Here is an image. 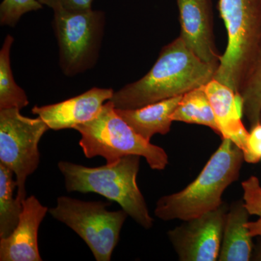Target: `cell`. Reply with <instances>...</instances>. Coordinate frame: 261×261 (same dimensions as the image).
<instances>
[{
    "label": "cell",
    "mask_w": 261,
    "mask_h": 261,
    "mask_svg": "<svg viewBox=\"0 0 261 261\" xmlns=\"http://www.w3.org/2000/svg\"><path fill=\"white\" fill-rule=\"evenodd\" d=\"M214 111L215 118L222 139H228L243 152L245 160L248 157L247 132L242 121L243 104L240 94L219 81L212 80L202 86Z\"/></svg>",
    "instance_id": "obj_13"
},
{
    "label": "cell",
    "mask_w": 261,
    "mask_h": 261,
    "mask_svg": "<svg viewBox=\"0 0 261 261\" xmlns=\"http://www.w3.org/2000/svg\"><path fill=\"white\" fill-rule=\"evenodd\" d=\"M260 3H261V0H260Z\"/></svg>",
    "instance_id": "obj_26"
},
{
    "label": "cell",
    "mask_w": 261,
    "mask_h": 261,
    "mask_svg": "<svg viewBox=\"0 0 261 261\" xmlns=\"http://www.w3.org/2000/svg\"><path fill=\"white\" fill-rule=\"evenodd\" d=\"M14 173L0 163V239L11 235L20 220L23 202L14 197L16 180Z\"/></svg>",
    "instance_id": "obj_17"
},
{
    "label": "cell",
    "mask_w": 261,
    "mask_h": 261,
    "mask_svg": "<svg viewBox=\"0 0 261 261\" xmlns=\"http://www.w3.org/2000/svg\"><path fill=\"white\" fill-rule=\"evenodd\" d=\"M243 200L250 215L261 217V185L258 178L250 176L242 183Z\"/></svg>",
    "instance_id": "obj_21"
},
{
    "label": "cell",
    "mask_w": 261,
    "mask_h": 261,
    "mask_svg": "<svg viewBox=\"0 0 261 261\" xmlns=\"http://www.w3.org/2000/svg\"><path fill=\"white\" fill-rule=\"evenodd\" d=\"M228 207L224 202L214 211L183 221V224L168 231V238L180 260L219 259Z\"/></svg>",
    "instance_id": "obj_9"
},
{
    "label": "cell",
    "mask_w": 261,
    "mask_h": 261,
    "mask_svg": "<svg viewBox=\"0 0 261 261\" xmlns=\"http://www.w3.org/2000/svg\"><path fill=\"white\" fill-rule=\"evenodd\" d=\"M228 34L214 79L239 94L261 40L260 0H219Z\"/></svg>",
    "instance_id": "obj_5"
},
{
    "label": "cell",
    "mask_w": 261,
    "mask_h": 261,
    "mask_svg": "<svg viewBox=\"0 0 261 261\" xmlns=\"http://www.w3.org/2000/svg\"><path fill=\"white\" fill-rule=\"evenodd\" d=\"M244 161L242 149L222 139L197 177L181 191L160 198L154 214L163 221H187L218 208L226 189L238 181Z\"/></svg>",
    "instance_id": "obj_2"
},
{
    "label": "cell",
    "mask_w": 261,
    "mask_h": 261,
    "mask_svg": "<svg viewBox=\"0 0 261 261\" xmlns=\"http://www.w3.org/2000/svg\"><path fill=\"white\" fill-rule=\"evenodd\" d=\"M109 205L101 201L86 202L61 196L49 213L85 242L96 260L110 261L128 215L123 209L108 211Z\"/></svg>",
    "instance_id": "obj_6"
},
{
    "label": "cell",
    "mask_w": 261,
    "mask_h": 261,
    "mask_svg": "<svg viewBox=\"0 0 261 261\" xmlns=\"http://www.w3.org/2000/svg\"><path fill=\"white\" fill-rule=\"evenodd\" d=\"M18 108L0 110V163L16 177L17 198H27V178L39 167V143L49 129L42 118L23 116Z\"/></svg>",
    "instance_id": "obj_7"
},
{
    "label": "cell",
    "mask_w": 261,
    "mask_h": 261,
    "mask_svg": "<svg viewBox=\"0 0 261 261\" xmlns=\"http://www.w3.org/2000/svg\"><path fill=\"white\" fill-rule=\"evenodd\" d=\"M250 126L261 122V40L256 56L239 92Z\"/></svg>",
    "instance_id": "obj_19"
},
{
    "label": "cell",
    "mask_w": 261,
    "mask_h": 261,
    "mask_svg": "<svg viewBox=\"0 0 261 261\" xmlns=\"http://www.w3.org/2000/svg\"><path fill=\"white\" fill-rule=\"evenodd\" d=\"M178 96L135 109H116V112L136 133L150 142L156 134L166 135L171 130L173 112L181 101Z\"/></svg>",
    "instance_id": "obj_15"
},
{
    "label": "cell",
    "mask_w": 261,
    "mask_h": 261,
    "mask_svg": "<svg viewBox=\"0 0 261 261\" xmlns=\"http://www.w3.org/2000/svg\"><path fill=\"white\" fill-rule=\"evenodd\" d=\"M260 238L256 245H254L252 260L261 261V238Z\"/></svg>",
    "instance_id": "obj_25"
},
{
    "label": "cell",
    "mask_w": 261,
    "mask_h": 261,
    "mask_svg": "<svg viewBox=\"0 0 261 261\" xmlns=\"http://www.w3.org/2000/svg\"><path fill=\"white\" fill-rule=\"evenodd\" d=\"M23 211L13 232L0 239V260L41 261L38 245L39 226L48 212L34 196L23 201Z\"/></svg>",
    "instance_id": "obj_12"
},
{
    "label": "cell",
    "mask_w": 261,
    "mask_h": 261,
    "mask_svg": "<svg viewBox=\"0 0 261 261\" xmlns=\"http://www.w3.org/2000/svg\"><path fill=\"white\" fill-rule=\"evenodd\" d=\"M181 31L180 37L202 61L219 65L215 44L211 0H176Z\"/></svg>",
    "instance_id": "obj_10"
},
{
    "label": "cell",
    "mask_w": 261,
    "mask_h": 261,
    "mask_svg": "<svg viewBox=\"0 0 261 261\" xmlns=\"http://www.w3.org/2000/svg\"><path fill=\"white\" fill-rule=\"evenodd\" d=\"M246 226L252 238L254 237L261 238V217L255 221H248Z\"/></svg>",
    "instance_id": "obj_24"
},
{
    "label": "cell",
    "mask_w": 261,
    "mask_h": 261,
    "mask_svg": "<svg viewBox=\"0 0 261 261\" xmlns=\"http://www.w3.org/2000/svg\"><path fill=\"white\" fill-rule=\"evenodd\" d=\"M13 40L12 36H7L0 51V110H21L29 103L27 94L15 82L12 72L10 53Z\"/></svg>",
    "instance_id": "obj_18"
},
{
    "label": "cell",
    "mask_w": 261,
    "mask_h": 261,
    "mask_svg": "<svg viewBox=\"0 0 261 261\" xmlns=\"http://www.w3.org/2000/svg\"><path fill=\"white\" fill-rule=\"evenodd\" d=\"M42 7L38 0H3L0 5V23L15 27L22 15L42 9Z\"/></svg>",
    "instance_id": "obj_20"
},
{
    "label": "cell",
    "mask_w": 261,
    "mask_h": 261,
    "mask_svg": "<svg viewBox=\"0 0 261 261\" xmlns=\"http://www.w3.org/2000/svg\"><path fill=\"white\" fill-rule=\"evenodd\" d=\"M140 158L127 155L96 168L61 161L58 168L64 176L67 191L99 194L119 204L137 224L150 229L153 219L137 181Z\"/></svg>",
    "instance_id": "obj_3"
},
{
    "label": "cell",
    "mask_w": 261,
    "mask_h": 261,
    "mask_svg": "<svg viewBox=\"0 0 261 261\" xmlns=\"http://www.w3.org/2000/svg\"><path fill=\"white\" fill-rule=\"evenodd\" d=\"M171 118L173 121L209 127L219 135L214 111L202 87L184 94Z\"/></svg>",
    "instance_id": "obj_16"
},
{
    "label": "cell",
    "mask_w": 261,
    "mask_h": 261,
    "mask_svg": "<svg viewBox=\"0 0 261 261\" xmlns=\"http://www.w3.org/2000/svg\"><path fill=\"white\" fill-rule=\"evenodd\" d=\"M219 65L202 61L181 37L161 49L148 73L113 94L116 109H135L184 95L214 80Z\"/></svg>",
    "instance_id": "obj_1"
},
{
    "label": "cell",
    "mask_w": 261,
    "mask_h": 261,
    "mask_svg": "<svg viewBox=\"0 0 261 261\" xmlns=\"http://www.w3.org/2000/svg\"><path fill=\"white\" fill-rule=\"evenodd\" d=\"M104 23L102 11L54 10L60 62L65 75H76L93 66L102 42Z\"/></svg>",
    "instance_id": "obj_8"
},
{
    "label": "cell",
    "mask_w": 261,
    "mask_h": 261,
    "mask_svg": "<svg viewBox=\"0 0 261 261\" xmlns=\"http://www.w3.org/2000/svg\"><path fill=\"white\" fill-rule=\"evenodd\" d=\"M74 129L82 135L80 145L88 159L101 156L110 164L125 156L139 155L145 158L152 169L162 171L168 166L166 151L136 133L117 113L111 101L105 103L93 119Z\"/></svg>",
    "instance_id": "obj_4"
},
{
    "label": "cell",
    "mask_w": 261,
    "mask_h": 261,
    "mask_svg": "<svg viewBox=\"0 0 261 261\" xmlns=\"http://www.w3.org/2000/svg\"><path fill=\"white\" fill-rule=\"evenodd\" d=\"M251 216L244 200L234 201L228 207L225 220L219 261L251 260L254 245L246 224Z\"/></svg>",
    "instance_id": "obj_14"
},
{
    "label": "cell",
    "mask_w": 261,
    "mask_h": 261,
    "mask_svg": "<svg viewBox=\"0 0 261 261\" xmlns=\"http://www.w3.org/2000/svg\"><path fill=\"white\" fill-rule=\"evenodd\" d=\"M53 10L63 9L69 11H86L92 9L93 0H38Z\"/></svg>",
    "instance_id": "obj_22"
},
{
    "label": "cell",
    "mask_w": 261,
    "mask_h": 261,
    "mask_svg": "<svg viewBox=\"0 0 261 261\" xmlns=\"http://www.w3.org/2000/svg\"><path fill=\"white\" fill-rule=\"evenodd\" d=\"M248 157L245 160L249 163H257L261 161V122L252 126L248 139Z\"/></svg>",
    "instance_id": "obj_23"
},
{
    "label": "cell",
    "mask_w": 261,
    "mask_h": 261,
    "mask_svg": "<svg viewBox=\"0 0 261 261\" xmlns=\"http://www.w3.org/2000/svg\"><path fill=\"white\" fill-rule=\"evenodd\" d=\"M113 94L112 89L94 87L63 102L41 107L34 106L32 111L42 118L50 129L74 128L97 116Z\"/></svg>",
    "instance_id": "obj_11"
}]
</instances>
